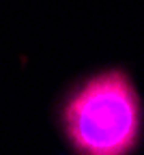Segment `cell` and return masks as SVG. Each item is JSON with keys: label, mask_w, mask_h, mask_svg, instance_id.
<instances>
[{"label": "cell", "mask_w": 144, "mask_h": 155, "mask_svg": "<svg viewBox=\"0 0 144 155\" xmlns=\"http://www.w3.org/2000/svg\"><path fill=\"white\" fill-rule=\"evenodd\" d=\"M54 127L71 155H138L144 93L133 71L112 63L73 78L56 97Z\"/></svg>", "instance_id": "obj_1"}]
</instances>
